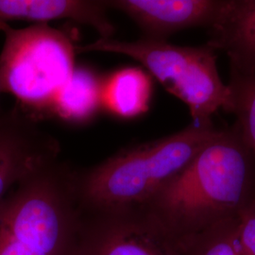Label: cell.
I'll list each match as a JSON object with an SVG mask.
<instances>
[{"label": "cell", "instance_id": "16", "mask_svg": "<svg viewBox=\"0 0 255 255\" xmlns=\"http://www.w3.org/2000/svg\"><path fill=\"white\" fill-rule=\"evenodd\" d=\"M1 94H2V92H1V89H0V96H1ZM0 113H1V110H0Z\"/></svg>", "mask_w": 255, "mask_h": 255}, {"label": "cell", "instance_id": "14", "mask_svg": "<svg viewBox=\"0 0 255 255\" xmlns=\"http://www.w3.org/2000/svg\"><path fill=\"white\" fill-rule=\"evenodd\" d=\"M238 219L222 223L195 236L176 238L181 255H241L237 238Z\"/></svg>", "mask_w": 255, "mask_h": 255}, {"label": "cell", "instance_id": "15", "mask_svg": "<svg viewBox=\"0 0 255 255\" xmlns=\"http://www.w3.org/2000/svg\"><path fill=\"white\" fill-rule=\"evenodd\" d=\"M237 238L241 255H255V204L238 219Z\"/></svg>", "mask_w": 255, "mask_h": 255}, {"label": "cell", "instance_id": "1", "mask_svg": "<svg viewBox=\"0 0 255 255\" xmlns=\"http://www.w3.org/2000/svg\"><path fill=\"white\" fill-rule=\"evenodd\" d=\"M255 204V152L234 125L219 129L140 209L178 239L238 219Z\"/></svg>", "mask_w": 255, "mask_h": 255}, {"label": "cell", "instance_id": "10", "mask_svg": "<svg viewBox=\"0 0 255 255\" xmlns=\"http://www.w3.org/2000/svg\"><path fill=\"white\" fill-rule=\"evenodd\" d=\"M208 46L228 56L230 75L255 73V0H228Z\"/></svg>", "mask_w": 255, "mask_h": 255}, {"label": "cell", "instance_id": "13", "mask_svg": "<svg viewBox=\"0 0 255 255\" xmlns=\"http://www.w3.org/2000/svg\"><path fill=\"white\" fill-rule=\"evenodd\" d=\"M228 105L236 117L235 126L255 154V73L230 75Z\"/></svg>", "mask_w": 255, "mask_h": 255}, {"label": "cell", "instance_id": "6", "mask_svg": "<svg viewBox=\"0 0 255 255\" xmlns=\"http://www.w3.org/2000/svg\"><path fill=\"white\" fill-rule=\"evenodd\" d=\"M59 141L16 107L0 113V202L27 177L57 161Z\"/></svg>", "mask_w": 255, "mask_h": 255}, {"label": "cell", "instance_id": "9", "mask_svg": "<svg viewBox=\"0 0 255 255\" xmlns=\"http://www.w3.org/2000/svg\"><path fill=\"white\" fill-rule=\"evenodd\" d=\"M106 1L94 0H0V22L27 21L47 24L71 20L96 29L101 39H112L116 27L108 16Z\"/></svg>", "mask_w": 255, "mask_h": 255}, {"label": "cell", "instance_id": "2", "mask_svg": "<svg viewBox=\"0 0 255 255\" xmlns=\"http://www.w3.org/2000/svg\"><path fill=\"white\" fill-rule=\"evenodd\" d=\"M218 131L213 123L192 122L173 134L123 148L75 178L78 201L105 214L140 209Z\"/></svg>", "mask_w": 255, "mask_h": 255}, {"label": "cell", "instance_id": "4", "mask_svg": "<svg viewBox=\"0 0 255 255\" xmlns=\"http://www.w3.org/2000/svg\"><path fill=\"white\" fill-rule=\"evenodd\" d=\"M0 89L34 120L49 117L55 100L76 67V45L63 30L47 24L13 28L0 22Z\"/></svg>", "mask_w": 255, "mask_h": 255}, {"label": "cell", "instance_id": "3", "mask_svg": "<svg viewBox=\"0 0 255 255\" xmlns=\"http://www.w3.org/2000/svg\"><path fill=\"white\" fill-rule=\"evenodd\" d=\"M77 201L57 161L23 180L0 202V255H72Z\"/></svg>", "mask_w": 255, "mask_h": 255}, {"label": "cell", "instance_id": "8", "mask_svg": "<svg viewBox=\"0 0 255 255\" xmlns=\"http://www.w3.org/2000/svg\"><path fill=\"white\" fill-rule=\"evenodd\" d=\"M88 255H182L178 241L142 209L112 213Z\"/></svg>", "mask_w": 255, "mask_h": 255}, {"label": "cell", "instance_id": "11", "mask_svg": "<svg viewBox=\"0 0 255 255\" xmlns=\"http://www.w3.org/2000/svg\"><path fill=\"white\" fill-rule=\"evenodd\" d=\"M105 78L89 67L76 66L59 92L50 116L74 125H83L104 109Z\"/></svg>", "mask_w": 255, "mask_h": 255}, {"label": "cell", "instance_id": "7", "mask_svg": "<svg viewBox=\"0 0 255 255\" xmlns=\"http://www.w3.org/2000/svg\"><path fill=\"white\" fill-rule=\"evenodd\" d=\"M109 9L127 14L144 38L164 40L191 27L211 28L221 17L228 0H112Z\"/></svg>", "mask_w": 255, "mask_h": 255}, {"label": "cell", "instance_id": "12", "mask_svg": "<svg viewBox=\"0 0 255 255\" xmlns=\"http://www.w3.org/2000/svg\"><path fill=\"white\" fill-rule=\"evenodd\" d=\"M152 77L141 67H124L105 78L104 110L119 119H132L149 109Z\"/></svg>", "mask_w": 255, "mask_h": 255}, {"label": "cell", "instance_id": "5", "mask_svg": "<svg viewBox=\"0 0 255 255\" xmlns=\"http://www.w3.org/2000/svg\"><path fill=\"white\" fill-rule=\"evenodd\" d=\"M76 51L124 55L135 60L166 91L187 105L193 122L211 124L213 115L228 105V87L219 76L216 50L207 44L181 46L144 37L136 41L99 38L76 46Z\"/></svg>", "mask_w": 255, "mask_h": 255}]
</instances>
